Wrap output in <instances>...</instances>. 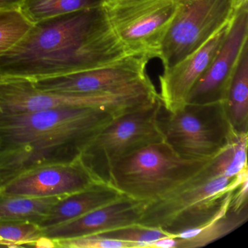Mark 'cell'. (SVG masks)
I'll list each match as a JSON object with an SVG mask.
<instances>
[{"label": "cell", "mask_w": 248, "mask_h": 248, "mask_svg": "<svg viewBox=\"0 0 248 248\" xmlns=\"http://www.w3.org/2000/svg\"><path fill=\"white\" fill-rule=\"evenodd\" d=\"M126 56L101 5L33 24L0 57V77L37 80L63 76L105 66Z\"/></svg>", "instance_id": "obj_1"}, {"label": "cell", "mask_w": 248, "mask_h": 248, "mask_svg": "<svg viewBox=\"0 0 248 248\" xmlns=\"http://www.w3.org/2000/svg\"><path fill=\"white\" fill-rule=\"evenodd\" d=\"M115 117L85 107L0 114V184L34 167L78 160Z\"/></svg>", "instance_id": "obj_2"}, {"label": "cell", "mask_w": 248, "mask_h": 248, "mask_svg": "<svg viewBox=\"0 0 248 248\" xmlns=\"http://www.w3.org/2000/svg\"><path fill=\"white\" fill-rule=\"evenodd\" d=\"M210 160L183 157L162 140L116 161L110 168L107 183L129 198L152 202L181 188Z\"/></svg>", "instance_id": "obj_3"}, {"label": "cell", "mask_w": 248, "mask_h": 248, "mask_svg": "<svg viewBox=\"0 0 248 248\" xmlns=\"http://www.w3.org/2000/svg\"><path fill=\"white\" fill-rule=\"evenodd\" d=\"M159 97L149 77L108 92L66 93L37 89L30 79L0 78V114H16L51 108H99L115 117L139 108Z\"/></svg>", "instance_id": "obj_4"}, {"label": "cell", "mask_w": 248, "mask_h": 248, "mask_svg": "<svg viewBox=\"0 0 248 248\" xmlns=\"http://www.w3.org/2000/svg\"><path fill=\"white\" fill-rule=\"evenodd\" d=\"M199 173L170 195L146 203L138 223L160 228L175 236L201 227L230 202L233 190L248 176V170L233 178L212 180H204Z\"/></svg>", "instance_id": "obj_5"}, {"label": "cell", "mask_w": 248, "mask_h": 248, "mask_svg": "<svg viewBox=\"0 0 248 248\" xmlns=\"http://www.w3.org/2000/svg\"><path fill=\"white\" fill-rule=\"evenodd\" d=\"M160 97L113 119L84 148L78 160L96 181L107 183L111 165L147 145L164 140Z\"/></svg>", "instance_id": "obj_6"}, {"label": "cell", "mask_w": 248, "mask_h": 248, "mask_svg": "<svg viewBox=\"0 0 248 248\" xmlns=\"http://www.w3.org/2000/svg\"><path fill=\"white\" fill-rule=\"evenodd\" d=\"M164 111L166 115L161 112L159 118L164 140L186 159H212L234 133L224 103H187L172 112Z\"/></svg>", "instance_id": "obj_7"}, {"label": "cell", "mask_w": 248, "mask_h": 248, "mask_svg": "<svg viewBox=\"0 0 248 248\" xmlns=\"http://www.w3.org/2000/svg\"><path fill=\"white\" fill-rule=\"evenodd\" d=\"M107 18L127 55L159 59L179 0H106Z\"/></svg>", "instance_id": "obj_8"}, {"label": "cell", "mask_w": 248, "mask_h": 248, "mask_svg": "<svg viewBox=\"0 0 248 248\" xmlns=\"http://www.w3.org/2000/svg\"><path fill=\"white\" fill-rule=\"evenodd\" d=\"M234 12L233 0H179L159 58L164 69L201 47L232 20Z\"/></svg>", "instance_id": "obj_9"}, {"label": "cell", "mask_w": 248, "mask_h": 248, "mask_svg": "<svg viewBox=\"0 0 248 248\" xmlns=\"http://www.w3.org/2000/svg\"><path fill=\"white\" fill-rule=\"evenodd\" d=\"M248 3L235 10L223 46L195 84L186 104L224 103L244 47L248 44Z\"/></svg>", "instance_id": "obj_10"}, {"label": "cell", "mask_w": 248, "mask_h": 248, "mask_svg": "<svg viewBox=\"0 0 248 248\" xmlns=\"http://www.w3.org/2000/svg\"><path fill=\"white\" fill-rule=\"evenodd\" d=\"M149 59L127 55L105 66L70 75L30 80L37 89L66 93L108 92L127 86L148 77Z\"/></svg>", "instance_id": "obj_11"}, {"label": "cell", "mask_w": 248, "mask_h": 248, "mask_svg": "<svg viewBox=\"0 0 248 248\" xmlns=\"http://www.w3.org/2000/svg\"><path fill=\"white\" fill-rule=\"evenodd\" d=\"M96 181L79 160L30 168L0 184V193L27 197H65Z\"/></svg>", "instance_id": "obj_12"}, {"label": "cell", "mask_w": 248, "mask_h": 248, "mask_svg": "<svg viewBox=\"0 0 248 248\" xmlns=\"http://www.w3.org/2000/svg\"><path fill=\"white\" fill-rule=\"evenodd\" d=\"M231 21L215 33L201 47L179 62L164 69L159 77L164 109L172 112L186 104L195 84L204 75L223 46L229 32Z\"/></svg>", "instance_id": "obj_13"}, {"label": "cell", "mask_w": 248, "mask_h": 248, "mask_svg": "<svg viewBox=\"0 0 248 248\" xmlns=\"http://www.w3.org/2000/svg\"><path fill=\"white\" fill-rule=\"evenodd\" d=\"M146 203L124 196L73 220L43 229L49 240L69 239L138 223Z\"/></svg>", "instance_id": "obj_14"}, {"label": "cell", "mask_w": 248, "mask_h": 248, "mask_svg": "<svg viewBox=\"0 0 248 248\" xmlns=\"http://www.w3.org/2000/svg\"><path fill=\"white\" fill-rule=\"evenodd\" d=\"M230 202L231 200L217 216L204 226L159 239L154 243V248H202L229 234L245 224L248 219V208L235 210L231 207Z\"/></svg>", "instance_id": "obj_15"}, {"label": "cell", "mask_w": 248, "mask_h": 248, "mask_svg": "<svg viewBox=\"0 0 248 248\" xmlns=\"http://www.w3.org/2000/svg\"><path fill=\"white\" fill-rule=\"evenodd\" d=\"M123 197L124 195L110 184L96 183L59 200L38 225L45 229L60 224L80 217Z\"/></svg>", "instance_id": "obj_16"}, {"label": "cell", "mask_w": 248, "mask_h": 248, "mask_svg": "<svg viewBox=\"0 0 248 248\" xmlns=\"http://www.w3.org/2000/svg\"><path fill=\"white\" fill-rule=\"evenodd\" d=\"M224 106L234 132L248 133V44L239 58Z\"/></svg>", "instance_id": "obj_17"}, {"label": "cell", "mask_w": 248, "mask_h": 248, "mask_svg": "<svg viewBox=\"0 0 248 248\" xmlns=\"http://www.w3.org/2000/svg\"><path fill=\"white\" fill-rule=\"evenodd\" d=\"M248 133H233L229 143L200 172L205 180L233 178L248 168Z\"/></svg>", "instance_id": "obj_18"}, {"label": "cell", "mask_w": 248, "mask_h": 248, "mask_svg": "<svg viewBox=\"0 0 248 248\" xmlns=\"http://www.w3.org/2000/svg\"><path fill=\"white\" fill-rule=\"evenodd\" d=\"M63 197H18L0 193V221L26 220L38 224Z\"/></svg>", "instance_id": "obj_19"}, {"label": "cell", "mask_w": 248, "mask_h": 248, "mask_svg": "<svg viewBox=\"0 0 248 248\" xmlns=\"http://www.w3.org/2000/svg\"><path fill=\"white\" fill-rule=\"evenodd\" d=\"M106 0H24L19 11L32 24L104 5Z\"/></svg>", "instance_id": "obj_20"}, {"label": "cell", "mask_w": 248, "mask_h": 248, "mask_svg": "<svg viewBox=\"0 0 248 248\" xmlns=\"http://www.w3.org/2000/svg\"><path fill=\"white\" fill-rule=\"evenodd\" d=\"M43 237L37 223L26 220L0 221V247H37Z\"/></svg>", "instance_id": "obj_21"}, {"label": "cell", "mask_w": 248, "mask_h": 248, "mask_svg": "<svg viewBox=\"0 0 248 248\" xmlns=\"http://www.w3.org/2000/svg\"><path fill=\"white\" fill-rule=\"evenodd\" d=\"M32 26L20 11H0V57L20 42Z\"/></svg>", "instance_id": "obj_22"}, {"label": "cell", "mask_w": 248, "mask_h": 248, "mask_svg": "<svg viewBox=\"0 0 248 248\" xmlns=\"http://www.w3.org/2000/svg\"><path fill=\"white\" fill-rule=\"evenodd\" d=\"M98 234L109 239L136 244L139 248H149L152 244L159 239L175 236L160 228L149 227L139 223L117 228Z\"/></svg>", "instance_id": "obj_23"}, {"label": "cell", "mask_w": 248, "mask_h": 248, "mask_svg": "<svg viewBox=\"0 0 248 248\" xmlns=\"http://www.w3.org/2000/svg\"><path fill=\"white\" fill-rule=\"evenodd\" d=\"M53 248H139L136 244L92 234L69 239L51 240Z\"/></svg>", "instance_id": "obj_24"}, {"label": "cell", "mask_w": 248, "mask_h": 248, "mask_svg": "<svg viewBox=\"0 0 248 248\" xmlns=\"http://www.w3.org/2000/svg\"><path fill=\"white\" fill-rule=\"evenodd\" d=\"M24 0H0V11H19Z\"/></svg>", "instance_id": "obj_25"}, {"label": "cell", "mask_w": 248, "mask_h": 248, "mask_svg": "<svg viewBox=\"0 0 248 248\" xmlns=\"http://www.w3.org/2000/svg\"><path fill=\"white\" fill-rule=\"evenodd\" d=\"M246 3H248V0H233L235 10L238 9Z\"/></svg>", "instance_id": "obj_26"}, {"label": "cell", "mask_w": 248, "mask_h": 248, "mask_svg": "<svg viewBox=\"0 0 248 248\" xmlns=\"http://www.w3.org/2000/svg\"><path fill=\"white\" fill-rule=\"evenodd\" d=\"M0 78H1V77H0Z\"/></svg>", "instance_id": "obj_27"}]
</instances>
